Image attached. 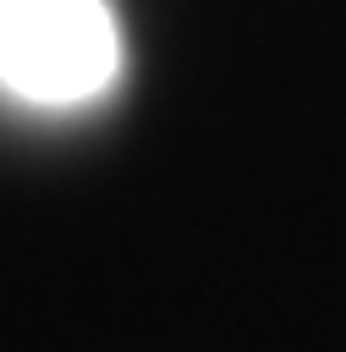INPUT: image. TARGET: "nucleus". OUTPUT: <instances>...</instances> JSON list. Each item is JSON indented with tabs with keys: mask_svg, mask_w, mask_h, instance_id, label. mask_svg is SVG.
<instances>
[{
	"mask_svg": "<svg viewBox=\"0 0 346 352\" xmlns=\"http://www.w3.org/2000/svg\"><path fill=\"white\" fill-rule=\"evenodd\" d=\"M115 77L104 0H0V82L27 99H88Z\"/></svg>",
	"mask_w": 346,
	"mask_h": 352,
	"instance_id": "f257e3e1",
	"label": "nucleus"
}]
</instances>
